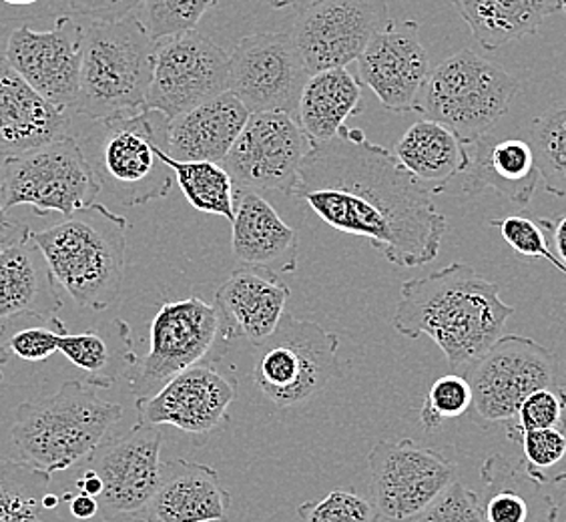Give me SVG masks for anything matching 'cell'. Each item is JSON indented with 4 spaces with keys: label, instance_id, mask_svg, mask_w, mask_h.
<instances>
[{
    "label": "cell",
    "instance_id": "29",
    "mask_svg": "<svg viewBox=\"0 0 566 522\" xmlns=\"http://www.w3.org/2000/svg\"><path fill=\"white\" fill-rule=\"evenodd\" d=\"M484 492L480 497L489 522H558L560 504L543 484L502 455H492L480 468Z\"/></svg>",
    "mask_w": 566,
    "mask_h": 522
},
{
    "label": "cell",
    "instance_id": "28",
    "mask_svg": "<svg viewBox=\"0 0 566 522\" xmlns=\"http://www.w3.org/2000/svg\"><path fill=\"white\" fill-rule=\"evenodd\" d=\"M394 155L432 196L444 194L470 161L469 145L432 119L412 123L396 143Z\"/></svg>",
    "mask_w": 566,
    "mask_h": 522
},
{
    "label": "cell",
    "instance_id": "6",
    "mask_svg": "<svg viewBox=\"0 0 566 522\" xmlns=\"http://www.w3.org/2000/svg\"><path fill=\"white\" fill-rule=\"evenodd\" d=\"M171 119L159 111L93 121L83 152L101 189L123 207L169 196L174 171L165 164Z\"/></svg>",
    "mask_w": 566,
    "mask_h": 522
},
{
    "label": "cell",
    "instance_id": "49",
    "mask_svg": "<svg viewBox=\"0 0 566 522\" xmlns=\"http://www.w3.org/2000/svg\"><path fill=\"white\" fill-rule=\"evenodd\" d=\"M272 9H287V7H295V9H304L314 4L317 0H268Z\"/></svg>",
    "mask_w": 566,
    "mask_h": 522
},
{
    "label": "cell",
    "instance_id": "13",
    "mask_svg": "<svg viewBox=\"0 0 566 522\" xmlns=\"http://www.w3.org/2000/svg\"><path fill=\"white\" fill-rule=\"evenodd\" d=\"M310 149L312 142L294 115L251 113L221 165L240 189L292 197Z\"/></svg>",
    "mask_w": 566,
    "mask_h": 522
},
{
    "label": "cell",
    "instance_id": "50",
    "mask_svg": "<svg viewBox=\"0 0 566 522\" xmlns=\"http://www.w3.org/2000/svg\"><path fill=\"white\" fill-rule=\"evenodd\" d=\"M4 332H7V324L0 322V386H2V368L9 362V346L4 340Z\"/></svg>",
    "mask_w": 566,
    "mask_h": 522
},
{
    "label": "cell",
    "instance_id": "18",
    "mask_svg": "<svg viewBox=\"0 0 566 522\" xmlns=\"http://www.w3.org/2000/svg\"><path fill=\"white\" fill-rule=\"evenodd\" d=\"M238 398V378L223 358L201 359L179 372L149 398L135 400L145 422L175 426L186 435H211L229 420Z\"/></svg>",
    "mask_w": 566,
    "mask_h": 522
},
{
    "label": "cell",
    "instance_id": "53",
    "mask_svg": "<svg viewBox=\"0 0 566 522\" xmlns=\"http://www.w3.org/2000/svg\"><path fill=\"white\" fill-rule=\"evenodd\" d=\"M2 2H7V4H33V2H36V0H2Z\"/></svg>",
    "mask_w": 566,
    "mask_h": 522
},
{
    "label": "cell",
    "instance_id": "41",
    "mask_svg": "<svg viewBox=\"0 0 566 522\" xmlns=\"http://www.w3.org/2000/svg\"><path fill=\"white\" fill-rule=\"evenodd\" d=\"M416 522H489L484 516L482 501L474 490H470L460 480H454L436 499Z\"/></svg>",
    "mask_w": 566,
    "mask_h": 522
},
{
    "label": "cell",
    "instance_id": "17",
    "mask_svg": "<svg viewBox=\"0 0 566 522\" xmlns=\"http://www.w3.org/2000/svg\"><path fill=\"white\" fill-rule=\"evenodd\" d=\"M164 435L159 426L139 420L125 435L107 436L87 458L103 482L98 507L103 519L147 511L161 479Z\"/></svg>",
    "mask_w": 566,
    "mask_h": 522
},
{
    "label": "cell",
    "instance_id": "21",
    "mask_svg": "<svg viewBox=\"0 0 566 522\" xmlns=\"http://www.w3.org/2000/svg\"><path fill=\"white\" fill-rule=\"evenodd\" d=\"M290 295L280 275L253 268L235 270L216 290L221 342L245 340L255 348L262 346L280 326Z\"/></svg>",
    "mask_w": 566,
    "mask_h": 522
},
{
    "label": "cell",
    "instance_id": "3",
    "mask_svg": "<svg viewBox=\"0 0 566 522\" xmlns=\"http://www.w3.org/2000/svg\"><path fill=\"white\" fill-rule=\"evenodd\" d=\"M129 221L101 203L78 209L53 228L33 231L56 285L93 312L119 300Z\"/></svg>",
    "mask_w": 566,
    "mask_h": 522
},
{
    "label": "cell",
    "instance_id": "23",
    "mask_svg": "<svg viewBox=\"0 0 566 522\" xmlns=\"http://www.w3.org/2000/svg\"><path fill=\"white\" fill-rule=\"evenodd\" d=\"M71 113L39 95L0 56V161L69 135Z\"/></svg>",
    "mask_w": 566,
    "mask_h": 522
},
{
    "label": "cell",
    "instance_id": "10",
    "mask_svg": "<svg viewBox=\"0 0 566 522\" xmlns=\"http://www.w3.org/2000/svg\"><path fill=\"white\" fill-rule=\"evenodd\" d=\"M556 358L531 337L501 336L464 368L472 388V408L486 425H509L528 394L555 388Z\"/></svg>",
    "mask_w": 566,
    "mask_h": 522
},
{
    "label": "cell",
    "instance_id": "2",
    "mask_svg": "<svg viewBox=\"0 0 566 522\" xmlns=\"http://www.w3.org/2000/svg\"><path fill=\"white\" fill-rule=\"evenodd\" d=\"M512 314L496 283L467 263H450L400 285L392 324L403 337L434 340L450 368L460 370L491 348Z\"/></svg>",
    "mask_w": 566,
    "mask_h": 522
},
{
    "label": "cell",
    "instance_id": "9",
    "mask_svg": "<svg viewBox=\"0 0 566 522\" xmlns=\"http://www.w3.org/2000/svg\"><path fill=\"white\" fill-rule=\"evenodd\" d=\"M338 352L336 334L285 312L272 336L258 346L251 378L263 398L292 408L326 390L338 374Z\"/></svg>",
    "mask_w": 566,
    "mask_h": 522
},
{
    "label": "cell",
    "instance_id": "24",
    "mask_svg": "<svg viewBox=\"0 0 566 522\" xmlns=\"http://www.w3.org/2000/svg\"><path fill=\"white\" fill-rule=\"evenodd\" d=\"M231 494L218 470L186 458L164 462L161 479L145 514L153 522H226Z\"/></svg>",
    "mask_w": 566,
    "mask_h": 522
},
{
    "label": "cell",
    "instance_id": "22",
    "mask_svg": "<svg viewBox=\"0 0 566 522\" xmlns=\"http://www.w3.org/2000/svg\"><path fill=\"white\" fill-rule=\"evenodd\" d=\"M297 233L253 189L235 187L231 251L241 268L280 275L297 270Z\"/></svg>",
    "mask_w": 566,
    "mask_h": 522
},
{
    "label": "cell",
    "instance_id": "36",
    "mask_svg": "<svg viewBox=\"0 0 566 522\" xmlns=\"http://www.w3.org/2000/svg\"><path fill=\"white\" fill-rule=\"evenodd\" d=\"M523 470L541 484L566 482V428H543L524 432Z\"/></svg>",
    "mask_w": 566,
    "mask_h": 522
},
{
    "label": "cell",
    "instance_id": "47",
    "mask_svg": "<svg viewBox=\"0 0 566 522\" xmlns=\"http://www.w3.org/2000/svg\"><path fill=\"white\" fill-rule=\"evenodd\" d=\"M33 229L29 228L27 223H19V221H7L0 223V253L11 248L12 243L24 240Z\"/></svg>",
    "mask_w": 566,
    "mask_h": 522
},
{
    "label": "cell",
    "instance_id": "12",
    "mask_svg": "<svg viewBox=\"0 0 566 522\" xmlns=\"http://www.w3.org/2000/svg\"><path fill=\"white\" fill-rule=\"evenodd\" d=\"M371 502L384 522L415 521L457 480V464L434 448L403 438L368 455Z\"/></svg>",
    "mask_w": 566,
    "mask_h": 522
},
{
    "label": "cell",
    "instance_id": "43",
    "mask_svg": "<svg viewBox=\"0 0 566 522\" xmlns=\"http://www.w3.org/2000/svg\"><path fill=\"white\" fill-rule=\"evenodd\" d=\"M65 334H69V330L63 324V320L56 317L53 326L24 327L21 332H14L7 340V346L17 358L27 359V362H44L59 352V342Z\"/></svg>",
    "mask_w": 566,
    "mask_h": 522
},
{
    "label": "cell",
    "instance_id": "38",
    "mask_svg": "<svg viewBox=\"0 0 566 522\" xmlns=\"http://www.w3.org/2000/svg\"><path fill=\"white\" fill-rule=\"evenodd\" d=\"M300 522H381L374 502L356 490H332L319 501H305L297 507Z\"/></svg>",
    "mask_w": 566,
    "mask_h": 522
},
{
    "label": "cell",
    "instance_id": "51",
    "mask_svg": "<svg viewBox=\"0 0 566 522\" xmlns=\"http://www.w3.org/2000/svg\"><path fill=\"white\" fill-rule=\"evenodd\" d=\"M103 522H153L145 512L139 514H119V516H111V519H103Z\"/></svg>",
    "mask_w": 566,
    "mask_h": 522
},
{
    "label": "cell",
    "instance_id": "14",
    "mask_svg": "<svg viewBox=\"0 0 566 522\" xmlns=\"http://www.w3.org/2000/svg\"><path fill=\"white\" fill-rule=\"evenodd\" d=\"M310 76L290 31L243 36L229 56L228 91L250 113L295 117Z\"/></svg>",
    "mask_w": 566,
    "mask_h": 522
},
{
    "label": "cell",
    "instance_id": "30",
    "mask_svg": "<svg viewBox=\"0 0 566 522\" xmlns=\"http://www.w3.org/2000/svg\"><path fill=\"white\" fill-rule=\"evenodd\" d=\"M486 51L541 31L543 22L563 11V0H448Z\"/></svg>",
    "mask_w": 566,
    "mask_h": 522
},
{
    "label": "cell",
    "instance_id": "27",
    "mask_svg": "<svg viewBox=\"0 0 566 522\" xmlns=\"http://www.w3.org/2000/svg\"><path fill=\"white\" fill-rule=\"evenodd\" d=\"M61 307L55 278L31 231L0 253V322L17 316L53 320Z\"/></svg>",
    "mask_w": 566,
    "mask_h": 522
},
{
    "label": "cell",
    "instance_id": "32",
    "mask_svg": "<svg viewBox=\"0 0 566 522\" xmlns=\"http://www.w3.org/2000/svg\"><path fill=\"white\" fill-rule=\"evenodd\" d=\"M59 352L78 370L87 372V382L95 388H111L119 372L129 370L137 362L132 327L123 320H115L105 330L65 334Z\"/></svg>",
    "mask_w": 566,
    "mask_h": 522
},
{
    "label": "cell",
    "instance_id": "44",
    "mask_svg": "<svg viewBox=\"0 0 566 522\" xmlns=\"http://www.w3.org/2000/svg\"><path fill=\"white\" fill-rule=\"evenodd\" d=\"M71 11L91 21H119L133 14L143 0H66Z\"/></svg>",
    "mask_w": 566,
    "mask_h": 522
},
{
    "label": "cell",
    "instance_id": "11",
    "mask_svg": "<svg viewBox=\"0 0 566 522\" xmlns=\"http://www.w3.org/2000/svg\"><path fill=\"white\" fill-rule=\"evenodd\" d=\"M221 342L216 305L201 297L164 302L149 327V349L129 368L135 400L149 398L179 372L208 358Z\"/></svg>",
    "mask_w": 566,
    "mask_h": 522
},
{
    "label": "cell",
    "instance_id": "39",
    "mask_svg": "<svg viewBox=\"0 0 566 522\" xmlns=\"http://www.w3.org/2000/svg\"><path fill=\"white\" fill-rule=\"evenodd\" d=\"M472 408V388L460 374H447L430 386L424 406L420 410V422L426 430H436L448 418H460Z\"/></svg>",
    "mask_w": 566,
    "mask_h": 522
},
{
    "label": "cell",
    "instance_id": "40",
    "mask_svg": "<svg viewBox=\"0 0 566 522\" xmlns=\"http://www.w3.org/2000/svg\"><path fill=\"white\" fill-rule=\"evenodd\" d=\"M566 392L555 388H541L526 396L518 408L516 418L506 425L512 442L518 445L524 432L543 428H566Z\"/></svg>",
    "mask_w": 566,
    "mask_h": 522
},
{
    "label": "cell",
    "instance_id": "46",
    "mask_svg": "<svg viewBox=\"0 0 566 522\" xmlns=\"http://www.w3.org/2000/svg\"><path fill=\"white\" fill-rule=\"evenodd\" d=\"M538 223H541V228L551 233L553 243H555V255L563 265H566V216L555 219V221L538 219Z\"/></svg>",
    "mask_w": 566,
    "mask_h": 522
},
{
    "label": "cell",
    "instance_id": "48",
    "mask_svg": "<svg viewBox=\"0 0 566 522\" xmlns=\"http://www.w3.org/2000/svg\"><path fill=\"white\" fill-rule=\"evenodd\" d=\"M75 490L76 492H85L88 497L98 499L101 492H103V482L98 479V474L95 470L83 467V470L78 472V477L75 479Z\"/></svg>",
    "mask_w": 566,
    "mask_h": 522
},
{
    "label": "cell",
    "instance_id": "37",
    "mask_svg": "<svg viewBox=\"0 0 566 522\" xmlns=\"http://www.w3.org/2000/svg\"><path fill=\"white\" fill-rule=\"evenodd\" d=\"M147 29L155 41L174 34L197 31L199 21L218 0H143Z\"/></svg>",
    "mask_w": 566,
    "mask_h": 522
},
{
    "label": "cell",
    "instance_id": "25",
    "mask_svg": "<svg viewBox=\"0 0 566 522\" xmlns=\"http://www.w3.org/2000/svg\"><path fill=\"white\" fill-rule=\"evenodd\" d=\"M470 161L462 177V191L479 196L484 189H494L516 206H528L541 184L533 145L524 139H499L486 133L469 145Z\"/></svg>",
    "mask_w": 566,
    "mask_h": 522
},
{
    "label": "cell",
    "instance_id": "7",
    "mask_svg": "<svg viewBox=\"0 0 566 522\" xmlns=\"http://www.w3.org/2000/svg\"><path fill=\"white\" fill-rule=\"evenodd\" d=\"M518 88L516 76L464 49L430 71L420 93L418 113L442 123L470 145L491 133Z\"/></svg>",
    "mask_w": 566,
    "mask_h": 522
},
{
    "label": "cell",
    "instance_id": "42",
    "mask_svg": "<svg viewBox=\"0 0 566 522\" xmlns=\"http://www.w3.org/2000/svg\"><path fill=\"white\" fill-rule=\"evenodd\" d=\"M491 226L501 229L504 241L521 258H526V260H546L551 261L553 265L558 263V258L548 248L545 229L541 228L538 221L523 218V216H511V218L491 219Z\"/></svg>",
    "mask_w": 566,
    "mask_h": 522
},
{
    "label": "cell",
    "instance_id": "20",
    "mask_svg": "<svg viewBox=\"0 0 566 522\" xmlns=\"http://www.w3.org/2000/svg\"><path fill=\"white\" fill-rule=\"evenodd\" d=\"M430 56L416 21H390L371 36L358 59V75L392 113H418V101L430 75Z\"/></svg>",
    "mask_w": 566,
    "mask_h": 522
},
{
    "label": "cell",
    "instance_id": "45",
    "mask_svg": "<svg viewBox=\"0 0 566 522\" xmlns=\"http://www.w3.org/2000/svg\"><path fill=\"white\" fill-rule=\"evenodd\" d=\"M63 501L69 502V509H71V514L78 519V521H91V519H95L98 512H101V507H98V499L95 497H88L85 492H73V490H66L63 492V497H61Z\"/></svg>",
    "mask_w": 566,
    "mask_h": 522
},
{
    "label": "cell",
    "instance_id": "26",
    "mask_svg": "<svg viewBox=\"0 0 566 522\" xmlns=\"http://www.w3.org/2000/svg\"><path fill=\"white\" fill-rule=\"evenodd\" d=\"M250 115L240 98L223 91L171 119L167 153L177 161L221 164Z\"/></svg>",
    "mask_w": 566,
    "mask_h": 522
},
{
    "label": "cell",
    "instance_id": "34",
    "mask_svg": "<svg viewBox=\"0 0 566 522\" xmlns=\"http://www.w3.org/2000/svg\"><path fill=\"white\" fill-rule=\"evenodd\" d=\"M165 164L171 167L187 201L201 213L233 219L235 186L226 167L213 161H177L165 153Z\"/></svg>",
    "mask_w": 566,
    "mask_h": 522
},
{
    "label": "cell",
    "instance_id": "1",
    "mask_svg": "<svg viewBox=\"0 0 566 522\" xmlns=\"http://www.w3.org/2000/svg\"><path fill=\"white\" fill-rule=\"evenodd\" d=\"M292 197L329 228L368 241L396 268L434 261L448 229L432 194L356 127L312 143Z\"/></svg>",
    "mask_w": 566,
    "mask_h": 522
},
{
    "label": "cell",
    "instance_id": "31",
    "mask_svg": "<svg viewBox=\"0 0 566 522\" xmlns=\"http://www.w3.org/2000/svg\"><path fill=\"white\" fill-rule=\"evenodd\" d=\"M361 109V81L349 73L348 66H339L307 79L295 119L310 142H327L346 127L349 117H358Z\"/></svg>",
    "mask_w": 566,
    "mask_h": 522
},
{
    "label": "cell",
    "instance_id": "19",
    "mask_svg": "<svg viewBox=\"0 0 566 522\" xmlns=\"http://www.w3.org/2000/svg\"><path fill=\"white\" fill-rule=\"evenodd\" d=\"M85 29L73 17H59L53 29L34 31L29 24L7 39V61L31 87L56 107L75 113L83 65Z\"/></svg>",
    "mask_w": 566,
    "mask_h": 522
},
{
    "label": "cell",
    "instance_id": "8",
    "mask_svg": "<svg viewBox=\"0 0 566 522\" xmlns=\"http://www.w3.org/2000/svg\"><path fill=\"white\" fill-rule=\"evenodd\" d=\"M101 184L75 137L46 143L0 161V199L12 207H33L36 216H71L97 201Z\"/></svg>",
    "mask_w": 566,
    "mask_h": 522
},
{
    "label": "cell",
    "instance_id": "15",
    "mask_svg": "<svg viewBox=\"0 0 566 522\" xmlns=\"http://www.w3.org/2000/svg\"><path fill=\"white\" fill-rule=\"evenodd\" d=\"M229 55L209 36L189 31L157 41L145 109L169 119L228 91Z\"/></svg>",
    "mask_w": 566,
    "mask_h": 522
},
{
    "label": "cell",
    "instance_id": "33",
    "mask_svg": "<svg viewBox=\"0 0 566 522\" xmlns=\"http://www.w3.org/2000/svg\"><path fill=\"white\" fill-rule=\"evenodd\" d=\"M51 474L17 460H0V522H63L44 504Z\"/></svg>",
    "mask_w": 566,
    "mask_h": 522
},
{
    "label": "cell",
    "instance_id": "4",
    "mask_svg": "<svg viewBox=\"0 0 566 522\" xmlns=\"http://www.w3.org/2000/svg\"><path fill=\"white\" fill-rule=\"evenodd\" d=\"M120 418V404L101 400L87 380H69L53 396L17 408L12 447L21 462L53 474L85 460Z\"/></svg>",
    "mask_w": 566,
    "mask_h": 522
},
{
    "label": "cell",
    "instance_id": "5",
    "mask_svg": "<svg viewBox=\"0 0 566 522\" xmlns=\"http://www.w3.org/2000/svg\"><path fill=\"white\" fill-rule=\"evenodd\" d=\"M157 41L137 17L91 21L83 41V65L75 113L91 121L137 115L151 87Z\"/></svg>",
    "mask_w": 566,
    "mask_h": 522
},
{
    "label": "cell",
    "instance_id": "54",
    "mask_svg": "<svg viewBox=\"0 0 566 522\" xmlns=\"http://www.w3.org/2000/svg\"><path fill=\"white\" fill-rule=\"evenodd\" d=\"M563 12H566V0H563Z\"/></svg>",
    "mask_w": 566,
    "mask_h": 522
},
{
    "label": "cell",
    "instance_id": "16",
    "mask_svg": "<svg viewBox=\"0 0 566 522\" xmlns=\"http://www.w3.org/2000/svg\"><path fill=\"white\" fill-rule=\"evenodd\" d=\"M390 19L386 0H317L297 12L292 39L310 75L358 61Z\"/></svg>",
    "mask_w": 566,
    "mask_h": 522
},
{
    "label": "cell",
    "instance_id": "35",
    "mask_svg": "<svg viewBox=\"0 0 566 522\" xmlns=\"http://www.w3.org/2000/svg\"><path fill=\"white\" fill-rule=\"evenodd\" d=\"M531 145L546 191L566 199V98L534 121Z\"/></svg>",
    "mask_w": 566,
    "mask_h": 522
},
{
    "label": "cell",
    "instance_id": "52",
    "mask_svg": "<svg viewBox=\"0 0 566 522\" xmlns=\"http://www.w3.org/2000/svg\"><path fill=\"white\" fill-rule=\"evenodd\" d=\"M7 213H9V211L4 209V206H2V199H0V223H7V221H11Z\"/></svg>",
    "mask_w": 566,
    "mask_h": 522
}]
</instances>
